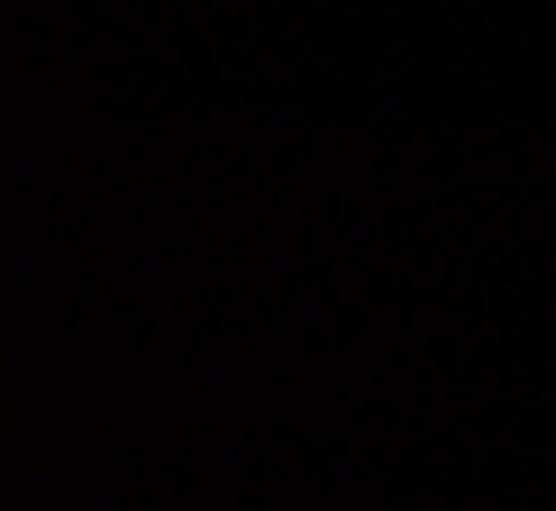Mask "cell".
I'll return each mask as SVG.
<instances>
[]
</instances>
